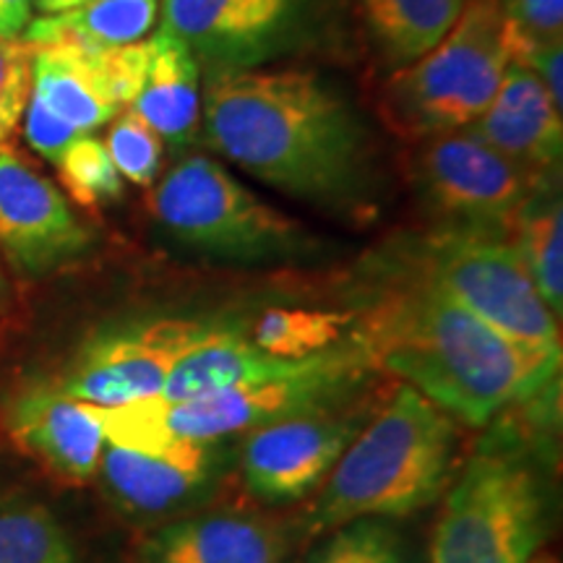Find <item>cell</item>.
<instances>
[{"mask_svg":"<svg viewBox=\"0 0 563 563\" xmlns=\"http://www.w3.org/2000/svg\"><path fill=\"white\" fill-rule=\"evenodd\" d=\"M464 131L527 170L551 175L563 150V112L543 81L522 63H509L488 110Z\"/></svg>","mask_w":563,"mask_h":563,"instance_id":"cell-19","label":"cell"},{"mask_svg":"<svg viewBox=\"0 0 563 563\" xmlns=\"http://www.w3.org/2000/svg\"><path fill=\"white\" fill-rule=\"evenodd\" d=\"M407 282L431 287L525 347L561 352V327L506 235L443 228L405 251Z\"/></svg>","mask_w":563,"mask_h":563,"instance_id":"cell-8","label":"cell"},{"mask_svg":"<svg viewBox=\"0 0 563 563\" xmlns=\"http://www.w3.org/2000/svg\"><path fill=\"white\" fill-rule=\"evenodd\" d=\"M37 9L42 13H60V11H70V9H79L84 3H91V0H34Z\"/></svg>","mask_w":563,"mask_h":563,"instance_id":"cell-34","label":"cell"},{"mask_svg":"<svg viewBox=\"0 0 563 563\" xmlns=\"http://www.w3.org/2000/svg\"><path fill=\"white\" fill-rule=\"evenodd\" d=\"M332 0H159V30L207 74L262 68L316 40Z\"/></svg>","mask_w":563,"mask_h":563,"instance_id":"cell-10","label":"cell"},{"mask_svg":"<svg viewBox=\"0 0 563 563\" xmlns=\"http://www.w3.org/2000/svg\"><path fill=\"white\" fill-rule=\"evenodd\" d=\"M511 63L501 0H467L454 26L384 87L386 123L402 139L462 131L488 110Z\"/></svg>","mask_w":563,"mask_h":563,"instance_id":"cell-5","label":"cell"},{"mask_svg":"<svg viewBox=\"0 0 563 563\" xmlns=\"http://www.w3.org/2000/svg\"><path fill=\"white\" fill-rule=\"evenodd\" d=\"M55 170L70 199L79 207L95 209L123 194V178L112 165L104 141L84 133L60 154Z\"/></svg>","mask_w":563,"mask_h":563,"instance_id":"cell-27","label":"cell"},{"mask_svg":"<svg viewBox=\"0 0 563 563\" xmlns=\"http://www.w3.org/2000/svg\"><path fill=\"white\" fill-rule=\"evenodd\" d=\"M412 144L415 191L449 230L506 235L525 203L551 183V175L527 170L464 129Z\"/></svg>","mask_w":563,"mask_h":563,"instance_id":"cell-9","label":"cell"},{"mask_svg":"<svg viewBox=\"0 0 563 563\" xmlns=\"http://www.w3.org/2000/svg\"><path fill=\"white\" fill-rule=\"evenodd\" d=\"M376 371L365 344L350 334L336 347L302 361L285 376L258 378L186 402L154 397L123 407H100L104 441L157 452L175 441L220 443L249 435L295 412L336 402L361 391Z\"/></svg>","mask_w":563,"mask_h":563,"instance_id":"cell-4","label":"cell"},{"mask_svg":"<svg viewBox=\"0 0 563 563\" xmlns=\"http://www.w3.org/2000/svg\"><path fill=\"white\" fill-rule=\"evenodd\" d=\"M11 441L68 483L97 475L104 449L100 407L79 402L58 384H30L5 407Z\"/></svg>","mask_w":563,"mask_h":563,"instance_id":"cell-16","label":"cell"},{"mask_svg":"<svg viewBox=\"0 0 563 563\" xmlns=\"http://www.w3.org/2000/svg\"><path fill=\"white\" fill-rule=\"evenodd\" d=\"M217 323L150 319L95 332L70 357L58 389L95 407H123L159 397L178 357Z\"/></svg>","mask_w":563,"mask_h":563,"instance_id":"cell-12","label":"cell"},{"mask_svg":"<svg viewBox=\"0 0 563 563\" xmlns=\"http://www.w3.org/2000/svg\"><path fill=\"white\" fill-rule=\"evenodd\" d=\"M150 209L175 241L217 258L277 262L311 249L300 222L258 199L207 154L175 162L152 186Z\"/></svg>","mask_w":563,"mask_h":563,"instance_id":"cell-7","label":"cell"},{"mask_svg":"<svg viewBox=\"0 0 563 563\" xmlns=\"http://www.w3.org/2000/svg\"><path fill=\"white\" fill-rule=\"evenodd\" d=\"M199 63L170 32L159 30L139 40V68L129 108L150 123L173 157L186 154L201 131Z\"/></svg>","mask_w":563,"mask_h":563,"instance_id":"cell-18","label":"cell"},{"mask_svg":"<svg viewBox=\"0 0 563 563\" xmlns=\"http://www.w3.org/2000/svg\"><path fill=\"white\" fill-rule=\"evenodd\" d=\"M464 3L467 0H357L378 60L391 74L431 51L452 30Z\"/></svg>","mask_w":563,"mask_h":563,"instance_id":"cell-21","label":"cell"},{"mask_svg":"<svg viewBox=\"0 0 563 563\" xmlns=\"http://www.w3.org/2000/svg\"><path fill=\"white\" fill-rule=\"evenodd\" d=\"M456 446V422L397 384L295 519V534L319 538L355 519L412 517L446 490Z\"/></svg>","mask_w":563,"mask_h":563,"instance_id":"cell-3","label":"cell"},{"mask_svg":"<svg viewBox=\"0 0 563 563\" xmlns=\"http://www.w3.org/2000/svg\"><path fill=\"white\" fill-rule=\"evenodd\" d=\"M295 540L292 527L256 514H196L154 530L139 563H287Z\"/></svg>","mask_w":563,"mask_h":563,"instance_id":"cell-17","label":"cell"},{"mask_svg":"<svg viewBox=\"0 0 563 563\" xmlns=\"http://www.w3.org/2000/svg\"><path fill=\"white\" fill-rule=\"evenodd\" d=\"M357 336L376 371L412 386L454 422L483 428L559 386L561 352L525 347L431 287L384 295L357 313Z\"/></svg>","mask_w":563,"mask_h":563,"instance_id":"cell-2","label":"cell"},{"mask_svg":"<svg viewBox=\"0 0 563 563\" xmlns=\"http://www.w3.org/2000/svg\"><path fill=\"white\" fill-rule=\"evenodd\" d=\"M139 42L84 47L74 42L34 47L32 95L76 131L91 133L129 108Z\"/></svg>","mask_w":563,"mask_h":563,"instance_id":"cell-14","label":"cell"},{"mask_svg":"<svg viewBox=\"0 0 563 563\" xmlns=\"http://www.w3.org/2000/svg\"><path fill=\"white\" fill-rule=\"evenodd\" d=\"M201 125L209 146L292 199L363 211L373 191V144L342 95L302 68L207 76Z\"/></svg>","mask_w":563,"mask_h":563,"instance_id":"cell-1","label":"cell"},{"mask_svg":"<svg viewBox=\"0 0 563 563\" xmlns=\"http://www.w3.org/2000/svg\"><path fill=\"white\" fill-rule=\"evenodd\" d=\"M548 532V498L532 460L488 441L464 464L435 525L428 563H530Z\"/></svg>","mask_w":563,"mask_h":563,"instance_id":"cell-6","label":"cell"},{"mask_svg":"<svg viewBox=\"0 0 563 563\" xmlns=\"http://www.w3.org/2000/svg\"><path fill=\"white\" fill-rule=\"evenodd\" d=\"M30 21L32 0H0V37H21Z\"/></svg>","mask_w":563,"mask_h":563,"instance_id":"cell-33","label":"cell"},{"mask_svg":"<svg viewBox=\"0 0 563 563\" xmlns=\"http://www.w3.org/2000/svg\"><path fill=\"white\" fill-rule=\"evenodd\" d=\"M0 563H81L51 509L30 498H0Z\"/></svg>","mask_w":563,"mask_h":563,"instance_id":"cell-25","label":"cell"},{"mask_svg":"<svg viewBox=\"0 0 563 563\" xmlns=\"http://www.w3.org/2000/svg\"><path fill=\"white\" fill-rule=\"evenodd\" d=\"M91 235L53 180L0 146V251L24 277L74 264L89 251Z\"/></svg>","mask_w":563,"mask_h":563,"instance_id":"cell-13","label":"cell"},{"mask_svg":"<svg viewBox=\"0 0 563 563\" xmlns=\"http://www.w3.org/2000/svg\"><path fill=\"white\" fill-rule=\"evenodd\" d=\"M509 24L511 60L522 63L543 45L563 42V0H501Z\"/></svg>","mask_w":563,"mask_h":563,"instance_id":"cell-30","label":"cell"},{"mask_svg":"<svg viewBox=\"0 0 563 563\" xmlns=\"http://www.w3.org/2000/svg\"><path fill=\"white\" fill-rule=\"evenodd\" d=\"M376 405L371 394H352L243 435L245 488L264 504H295L313 496Z\"/></svg>","mask_w":563,"mask_h":563,"instance_id":"cell-11","label":"cell"},{"mask_svg":"<svg viewBox=\"0 0 563 563\" xmlns=\"http://www.w3.org/2000/svg\"><path fill=\"white\" fill-rule=\"evenodd\" d=\"M302 361L266 355L243 334L217 323L209 334H203L178 357L159 399L165 402L199 399L207 394L232 389V386L258 382V378L285 376V373L300 368Z\"/></svg>","mask_w":563,"mask_h":563,"instance_id":"cell-20","label":"cell"},{"mask_svg":"<svg viewBox=\"0 0 563 563\" xmlns=\"http://www.w3.org/2000/svg\"><path fill=\"white\" fill-rule=\"evenodd\" d=\"M21 123H24V136L30 141L32 150L37 152L40 157L53 162V165L76 139L84 136L81 131H76L74 125L60 121L55 112L47 110L34 95L30 97V104H26Z\"/></svg>","mask_w":563,"mask_h":563,"instance_id":"cell-31","label":"cell"},{"mask_svg":"<svg viewBox=\"0 0 563 563\" xmlns=\"http://www.w3.org/2000/svg\"><path fill=\"white\" fill-rule=\"evenodd\" d=\"M159 0H91L79 9L42 13L30 21L24 37L30 45L74 42L84 47H123L154 32Z\"/></svg>","mask_w":563,"mask_h":563,"instance_id":"cell-22","label":"cell"},{"mask_svg":"<svg viewBox=\"0 0 563 563\" xmlns=\"http://www.w3.org/2000/svg\"><path fill=\"white\" fill-rule=\"evenodd\" d=\"M302 563H418L407 538L389 519H355L336 530Z\"/></svg>","mask_w":563,"mask_h":563,"instance_id":"cell-26","label":"cell"},{"mask_svg":"<svg viewBox=\"0 0 563 563\" xmlns=\"http://www.w3.org/2000/svg\"><path fill=\"white\" fill-rule=\"evenodd\" d=\"M355 311H316V308H269L251 332V342L266 355L302 361L347 340L355 329Z\"/></svg>","mask_w":563,"mask_h":563,"instance_id":"cell-24","label":"cell"},{"mask_svg":"<svg viewBox=\"0 0 563 563\" xmlns=\"http://www.w3.org/2000/svg\"><path fill=\"white\" fill-rule=\"evenodd\" d=\"M34 45L24 37H0V146L19 131L32 97Z\"/></svg>","mask_w":563,"mask_h":563,"instance_id":"cell-29","label":"cell"},{"mask_svg":"<svg viewBox=\"0 0 563 563\" xmlns=\"http://www.w3.org/2000/svg\"><path fill=\"white\" fill-rule=\"evenodd\" d=\"M509 243L522 258L540 298L555 319L563 313V211L551 183L540 188L514 220Z\"/></svg>","mask_w":563,"mask_h":563,"instance_id":"cell-23","label":"cell"},{"mask_svg":"<svg viewBox=\"0 0 563 563\" xmlns=\"http://www.w3.org/2000/svg\"><path fill=\"white\" fill-rule=\"evenodd\" d=\"M220 443L175 441L157 452L118 446L104 441L100 470L112 504L133 517H167L199 501L220 475Z\"/></svg>","mask_w":563,"mask_h":563,"instance_id":"cell-15","label":"cell"},{"mask_svg":"<svg viewBox=\"0 0 563 563\" xmlns=\"http://www.w3.org/2000/svg\"><path fill=\"white\" fill-rule=\"evenodd\" d=\"M104 146H108L112 165L118 167L123 180L136 183L141 188H152L154 180L159 178L165 141L133 110H121L112 118Z\"/></svg>","mask_w":563,"mask_h":563,"instance_id":"cell-28","label":"cell"},{"mask_svg":"<svg viewBox=\"0 0 563 563\" xmlns=\"http://www.w3.org/2000/svg\"><path fill=\"white\" fill-rule=\"evenodd\" d=\"M517 63V60H514ZM522 66L532 68L534 76L543 81V87L555 108L563 112V42H553V45H543L538 51H532L527 58L522 60Z\"/></svg>","mask_w":563,"mask_h":563,"instance_id":"cell-32","label":"cell"}]
</instances>
